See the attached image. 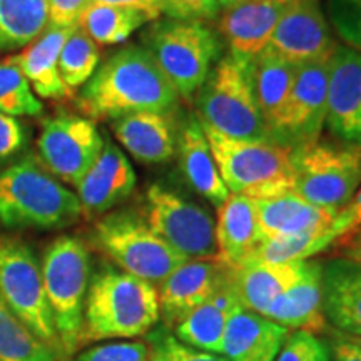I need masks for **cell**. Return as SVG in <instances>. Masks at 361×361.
I'll list each match as a JSON object with an SVG mask.
<instances>
[{
  "label": "cell",
  "instance_id": "6da1fadb",
  "mask_svg": "<svg viewBox=\"0 0 361 361\" xmlns=\"http://www.w3.org/2000/svg\"><path fill=\"white\" fill-rule=\"evenodd\" d=\"M178 99L151 54L141 45H126L97 67L75 106L90 121H114L134 112H171Z\"/></svg>",
  "mask_w": 361,
  "mask_h": 361
},
{
  "label": "cell",
  "instance_id": "7a4b0ae2",
  "mask_svg": "<svg viewBox=\"0 0 361 361\" xmlns=\"http://www.w3.org/2000/svg\"><path fill=\"white\" fill-rule=\"evenodd\" d=\"M159 319V298L154 284L123 269L104 266L90 278L80 345L134 340L154 329Z\"/></svg>",
  "mask_w": 361,
  "mask_h": 361
},
{
  "label": "cell",
  "instance_id": "3957f363",
  "mask_svg": "<svg viewBox=\"0 0 361 361\" xmlns=\"http://www.w3.org/2000/svg\"><path fill=\"white\" fill-rule=\"evenodd\" d=\"M82 216L79 197L32 154L0 169V226L7 229H62Z\"/></svg>",
  "mask_w": 361,
  "mask_h": 361
},
{
  "label": "cell",
  "instance_id": "277c9868",
  "mask_svg": "<svg viewBox=\"0 0 361 361\" xmlns=\"http://www.w3.org/2000/svg\"><path fill=\"white\" fill-rule=\"evenodd\" d=\"M197 119L234 139L273 141L255 92L252 61L226 54L196 94Z\"/></svg>",
  "mask_w": 361,
  "mask_h": 361
},
{
  "label": "cell",
  "instance_id": "5b68a950",
  "mask_svg": "<svg viewBox=\"0 0 361 361\" xmlns=\"http://www.w3.org/2000/svg\"><path fill=\"white\" fill-rule=\"evenodd\" d=\"M229 194L266 200L293 191L291 149L276 141L234 139L202 124Z\"/></svg>",
  "mask_w": 361,
  "mask_h": 361
},
{
  "label": "cell",
  "instance_id": "8992f818",
  "mask_svg": "<svg viewBox=\"0 0 361 361\" xmlns=\"http://www.w3.org/2000/svg\"><path fill=\"white\" fill-rule=\"evenodd\" d=\"M179 97L191 101L221 59V40L204 22L157 20L142 35Z\"/></svg>",
  "mask_w": 361,
  "mask_h": 361
},
{
  "label": "cell",
  "instance_id": "52a82bcc",
  "mask_svg": "<svg viewBox=\"0 0 361 361\" xmlns=\"http://www.w3.org/2000/svg\"><path fill=\"white\" fill-rule=\"evenodd\" d=\"M40 268L61 353L69 356L80 346L84 305L90 283L87 246L75 236L54 239L45 247Z\"/></svg>",
  "mask_w": 361,
  "mask_h": 361
},
{
  "label": "cell",
  "instance_id": "ba28073f",
  "mask_svg": "<svg viewBox=\"0 0 361 361\" xmlns=\"http://www.w3.org/2000/svg\"><path fill=\"white\" fill-rule=\"evenodd\" d=\"M92 241L121 269L154 286L188 261L134 211L102 216L94 224Z\"/></svg>",
  "mask_w": 361,
  "mask_h": 361
},
{
  "label": "cell",
  "instance_id": "9c48e42d",
  "mask_svg": "<svg viewBox=\"0 0 361 361\" xmlns=\"http://www.w3.org/2000/svg\"><path fill=\"white\" fill-rule=\"evenodd\" d=\"M293 191L310 204L340 211L361 186V146L313 142L291 149Z\"/></svg>",
  "mask_w": 361,
  "mask_h": 361
},
{
  "label": "cell",
  "instance_id": "30bf717a",
  "mask_svg": "<svg viewBox=\"0 0 361 361\" xmlns=\"http://www.w3.org/2000/svg\"><path fill=\"white\" fill-rule=\"evenodd\" d=\"M0 295L40 341L61 353L42 268L32 247L19 238L0 236Z\"/></svg>",
  "mask_w": 361,
  "mask_h": 361
},
{
  "label": "cell",
  "instance_id": "8fae6325",
  "mask_svg": "<svg viewBox=\"0 0 361 361\" xmlns=\"http://www.w3.org/2000/svg\"><path fill=\"white\" fill-rule=\"evenodd\" d=\"M142 216L174 251L188 259H218L216 224L196 202L154 184L146 191Z\"/></svg>",
  "mask_w": 361,
  "mask_h": 361
},
{
  "label": "cell",
  "instance_id": "7c38bea8",
  "mask_svg": "<svg viewBox=\"0 0 361 361\" xmlns=\"http://www.w3.org/2000/svg\"><path fill=\"white\" fill-rule=\"evenodd\" d=\"M102 147L104 139L94 121L71 114L44 121L37 141L44 168L54 178L75 188L96 162Z\"/></svg>",
  "mask_w": 361,
  "mask_h": 361
},
{
  "label": "cell",
  "instance_id": "4fadbf2b",
  "mask_svg": "<svg viewBox=\"0 0 361 361\" xmlns=\"http://www.w3.org/2000/svg\"><path fill=\"white\" fill-rule=\"evenodd\" d=\"M329 61L298 67L290 99L271 139L296 149L318 142L326 121Z\"/></svg>",
  "mask_w": 361,
  "mask_h": 361
},
{
  "label": "cell",
  "instance_id": "5bb4252c",
  "mask_svg": "<svg viewBox=\"0 0 361 361\" xmlns=\"http://www.w3.org/2000/svg\"><path fill=\"white\" fill-rule=\"evenodd\" d=\"M336 47L319 0H290L266 49L300 67L329 61Z\"/></svg>",
  "mask_w": 361,
  "mask_h": 361
},
{
  "label": "cell",
  "instance_id": "9a60e30c",
  "mask_svg": "<svg viewBox=\"0 0 361 361\" xmlns=\"http://www.w3.org/2000/svg\"><path fill=\"white\" fill-rule=\"evenodd\" d=\"M231 278V268L219 259H188L159 283V314L164 326L173 329L204 303Z\"/></svg>",
  "mask_w": 361,
  "mask_h": 361
},
{
  "label": "cell",
  "instance_id": "2e32d148",
  "mask_svg": "<svg viewBox=\"0 0 361 361\" xmlns=\"http://www.w3.org/2000/svg\"><path fill=\"white\" fill-rule=\"evenodd\" d=\"M324 126L341 142L361 146V54L346 45L329 57Z\"/></svg>",
  "mask_w": 361,
  "mask_h": 361
},
{
  "label": "cell",
  "instance_id": "e0dca14e",
  "mask_svg": "<svg viewBox=\"0 0 361 361\" xmlns=\"http://www.w3.org/2000/svg\"><path fill=\"white\" fill-rule=\"evenodd\" d=\"M290 0H236L219 16V32L234 56L255 61L268 47L271 35Z\"/></svg>",
  "mask_w": 361,
  "mask_h": 361
},
{
  "label": "cell",
  "instance_id": "ac0fdd59",
  "mask_svg": "<svg viewBox=\"0 0 361 361\" xmlns=\"http://www.w3.org/2000/svg\"><path fill=\"white\" fill-rule=\"evenodd\" d=\"M135 183L137 178L128 156L107 139L104 141L101 154L78 186L82 214L89 218L106 214L128 200Z\"/></svg>",
  "mask_w": 361,
  "mask_h": 361
},
{
  "label": "cell",
  "instance_id": "d6986e66",
  "mask_svg": "<svg viewBox=\"0 0 361 361\" xmlns=\"http://www.w3.org/2000/svg\"><path fill=\"white\" fill-rule=\"evenodd\" d=\"M323 313L326 323L361 338V264L348 258H333L323 263Z\"/></svg>",
  "mask_w": 361,
  "mask_h": 361
},
{
  "label": "cell",
  "instance_id": "ffe728a7",
  "mask_svg": "<svg viewBox=\"0 0 361 361\" xmlns=\"http://www.w3.org/2000/svg\"><path fill=\"white\" fill-rule=\"evenodd\" d=\"M111 129L121 146L146 164L168 162L178 149V134L169 112H134L112 121Z\"/></svg>",
  "mask_w": 361,
  "mask_h": 361
},
{
  "label": "cell",
  "instance_id": "44dd1931",
  "mask_svg": "<svg viewBox=\"0 0 361 361\" xmlns=\"http://www.w3.org/2000/svg\"><path fill=\"white\" fill-rule=\"evenodd\" d=\"M261 243L256 201L241 194H229L218 207V259L229 268H238L252 258Z\"/></svg>",
  "mask_w": 361,
  "mask_h": 361
},
{
  "label": "cell",
  "instance_id": "7402d4cb",
  "mask_svg": "<svg viewBox=\"0 0 361 361\" xmlns=\"http://www.w3.org/2000/svg\"><path fill=\"white\" fill-rule=\"evenodd\" d=\"M319 261H306L305 273L288 291L276 298L263 316L291 331L301 329L318 335L326 328Z\"/></svg>",
  "mask_w": 361,
  "mask_h": 361
},
{
  "label": "cell",
  "instance_id": "603a6c76",
  "mask_svg": "<svg viewBox=\"0 0 361 361\" xmlns=\"http://www.w3.org/2000/svg\"><path fill=\"white\" fill-rule=\"evenodd\" d=\"M288 335V328L243 308L228 322L221 355L229 361H276Z\"/></svg>",
  "mask_w": 361,
  "mask_h": 361
},
{
  "label": "cell",
  "instance_id": "cb8c5ba5",
  "mask_svg": "<svg viewBox=\"0 0 361 361\" xmlns=\"http://www.w3.org/2000/svg\"><path fill=\"white\" fill-rule=\"evenodd\" d=\"M74 29L75 27L61 29V27L49 25L25 51L8 57L19 67L39 97H74V90L67 87L61 78V72H59V56H61L62 45Z\"/></svg>",
  "mask_w": 361,
  "mask_h": 361
},
{
  "label": "cell",
  "instance_id": "d4e9b609",
  "mask_svg": "<svg viewBox=\"0 0 361 361\" xmlns=\"http://www.w3.org/2000/svg\"><path fill=\"white\" fill-rule=\"evenodd\" d=\"M233 279L223 284L209 300L192 310L179 324H176L174 336L184 345L196 350L219 353L223 350V338L228 322L234 313L243 310Z\"/></svg>",
  "mask_w": 361,
  "mask_h": 361
},
{
  "label": "cell",
  "instance_id": "484cf974",
  "mask_svg": "<svg viewBox=\"0 0 361 361\" xmlns=\"http://www.w3.org/2000/svg\"><path fill=\"white\" fill-rule=\"evenodd\" d=\"M178 154L183 174L194 191L219 207L229 196L211 151L201 121L191 116L178 135Z\"/></svg>",
  "mask_w": 361,
  "mask_h": 361
},
{
  "label": "cell",
  "instance_id": "4316f807",
  "mask_svg": "<svg viewBox=\"0 0 361 361\" xmlns=\"http://www.w3.org/2000/svg\"><path fill=\"white\" fill-rule=\"evenodd\" d=\"M306 261L298 263H261L250 261L231 268L233 286L246 310L263 314L276 298L288 291L301 274Z\"/></svg>",
  "mask_w": 361,
  "mask_h": 361
},
{
  "label": "cell",
  "instance_id": "83f0119b",
  "mask_svg": "<svg viewBox=\"0 0 361 361\" xmlns=\"http://www.w3.org/2000/svg\"><path fill=\"white\" fill-rule=\"evenodd\" d=\"M258 207L261 238L269 239L281 234H295L310 229L331 228L338 211L310 204L295 191L266 200H255Z\"/></svg>",
  "mask_w": 361,
  "mask_h": 361
},
{
  "label": "cell",
  "instance_id": "f1b7e54d",
  "mask_svg": "<svg viewBox=\"0 0 361 361\" xmlns=\"http://www.w3.org/2000/svg\"><path fill=\"white\" fill-rule=\"evenodd\" d=\"M296 72L298 67L295 64L278 57L269 49H264L252 61L256 99H258L261 114H263L269 135H273V130L276 129L284 106L290 99Z\"/></svg>",
  "mask_w": 361,
  "mask_h": 361
},
{
  "label": "cell",
  "instance_id": "f546056e",
  "mask_svg": "<svg viewBox=\"0 0 361 361\" xmlns=\"http://www.w3.org/2000/svg\"><path fill=\"white\" fill-rule=\"evenodd\" d=\"M47 27V0H0V54L27 47Z\"/></svg>",
  "mask_w": 361,
  "mask_h": 361
},
{
  "label": "cell",
  "instance_id": "4dcf8cb0",
  "mask_svg": "<svg viewBox=\"0 0 361 361\" xmlns=\"http://www.w3.org/2000/svg\"><path fill=\"white\" fill-rule=\"evenodd\" d=\"M146 22L149 17L135 8L90 4L80 17L79 27L97 45H114L126 42Z\"/></svg>",
  "mask_w": 361,
  "mask_h": 361
},
{
  "label": "cell",
  "instance_id": "1f68e13d",
  "mask_svg": "<svg viewBox=\"0 0 361 361\" xmlns=\"http://www.w3.org/2000/svg\"><path fill=\"white\" fill-rule=\"evenodd\" d=\"M335 241L336 236L333 226L295 234H281V236L264 239L250 261H261V263L308 261L311 256L335 245ZM250 261H246V263H250Z\"/></svg>",
  "mask_w": 361,
  "mask_h": 361
},
{
  "label": "cell",
  "instance_id": "d6a6232c",
  "mask_svg": "<svg viewBox=\"0 0 361 361\" xmlns=\"http://www.w3.org/2000/svg\"><path fill=\"white\" fill-rule=\"evenodd\" d=\"M0 361H59L57 351L40 341L0 295Z\"/></svg>",
  "mask_w": 361,
  "mask_h": 361
},
{
  "label": "cell",
  "instance_id": "836d02e7",
  "mask_svg": "<svg viewBox=\"0 0 361 361\" xmlns=\"http://www.w3.org/2000/svg\"><path fill=\"white\" fill-rule=\"evenodd\" d=\"M101 61L99 45L78 25L62 45L59 56V72L66 85L75 92L84 87L97 71Z\"/></svg>",
  "mask_w": 361,
  "mask_h": 361
},
{
  "label": "cell",
  "instance_id": "e575fe53",
  "mask_svg": "<svg viewBox=\"0 0 361 361\" xmlns=\"http://www.w3.org/2000/svg\"><path fill=\"white\" fill-rule=\"evenodd\" d=\"M44 106L29 80L11 59L0 62V112L8 116H39Z\"/></svg>",
  "mask_w": 361,
  "mask_h": 361
},
{
  "label": "cell",
  "instance_id": "d590c367",
  "mask_svg": "<svg viewBox=\"0 0 361 361\" xmlns=\"http://www.w3.org/2000/svg\"><path fill=\"white\" fill-rule=\"evenodd\" d=\"M147 345H151L152 358L161 361H229L224 355L209 353L184 345L166 326L151 329Z\"/></svg>",
  "mask_w": 361,
  "mask_h": 361
},
{
  "label": "cell",
  "instance_id": "8d00e7d4",
  "mask_svg": "<svg viewBox=\"0 0 361 361\" xmlns=\"http://www.w3.org/2000/svg\"><path fill=\"white\" fill-rule=\"evenodd\" d=\"M328 17L346 47L361 54V0H328Z\"/></svg>",
  "mask_w": 361,
  "mask_h": 361
},
{
  "label": "cell",
  "instance_id": "74e56055",
  "mask_svg": "<svg viewBox=\"0 0 361 361\" xmlns=\"http://www.w3.org/2000/svg\"><path fill=\"white\" fill-rule=\"evenodd\" d=\"M75 361H151V348L139 340L107 341L80 351Z\"/></svg>",
  "mask_w": 361,
  "mask_h": 361
},
{
  "label": "cell",
  "instance_id": "f35d334b",
  "mask_svg": "<svg viewBox=\"0 0 361 361\" xmlns=\"http://www.w3.org/2000/svg\"><path fill=\"white\" fill-rule=\"evenodd\" d=\"M276 361H329V346L314 333L295 329L283 343Z\"/></svg>",
  "mask_w": 361,
  "mask_h": 361
},
{
  "label": "cell",
  "instance_id": "ab89813d",
  "mask_svg": "<svg viewBox=\"0 0 361 361\" xmlns=\"http://www.w3.org/2000/svg\"><path fill=\"white\" fill-rule=\"evenodd\" d=\"M161 13L168 19L204 22L221 16V7L216 0H159Z\"/></svg>",
  "mask_w": 361,
  "mask_h": 361
},
{
  "label": "cell",
  "instance_id": "60d3db41",
  "mask_svg": "<svg viewBox=\"0 0 361 361\" xmlns=\"http://www.w3.org/2000/svg\"><path fill=\"white\" fill-rule=\"evenodd\" d=\"M25 146V126L17 117L0 112V162L16 157Z\"/></svg>",
  "mask_w": 361,
  "mask_h": 361
},
{
  "label": "cell",
  "instance_id": "b9f144b4",
  "mask_svg": "<svg viewBox=\"0 0 361 361\" xmlns=\"http://www.w3.org/2000/svg\"><path fill=\"white\" fill-rule=\"evenodd\" d=\"M90 6V0H47L49 25L71 29L78 27L85 8Z\"/></svg>",
  "mask_w": 361,
  "mask_h": 361
},
{
  "label": "cell",
  "instance_id": "7bdbcfd3",
  "mask_svg": "<svg viewBox=\"0 0 361 361\" xmlns=\"http://www.w3.org/2000/svg\"><path fill=\"white\" fill-rule=\"evenodd\" d=\"M361 228V186L353 196L348 204L338 213L333 229H335L336 243H340L341 239L348 238L350 234H353L356 229Z\"/></svg>",
  "mask_w": 361,
  "mask_h": 361
},
{
  "label": "cell",
  "instance_id": "ee69618b",
  "mask_svg": "<svg viewBox=\"0 0 361 361\" xmlns=\"http://www.w3.org/2000/svg\"><path fill=\"white\" fill-rule=\"evenodd\" d=\"M328 346L329 361H361V345L353 338L338 336Z\"/></svg>",
  "mask_w": 361,
  "mask_h": 361
},
{
  "label": "cell",
  "instance_id": "f6af8a7d",
  "mask_svg": "<svg viewBox=\"0 0 361 361\" xmlns=\"http://www.w3.org/2000/svg\"><path fill=\"white\" fill-rule=\"evenodd\" d=\"M90 4H107V6L129 7L146 13L149 20H157L161 17L159 0H90Z\"/></svg>",
  "mask_w": 361,
  "mask_h": 361
},
{
  "label": "cell",
  "instance_id": "bcb514c9",
  "mask_svg": "<svg viewBox=\"0 0 361 361\" xmlns=\"http://www.w3.org/2000/svg\"><path fill=\"white\" fill-rule=\"evenodd\" d=\"M336 246L341 250L343 258H348L361 264V228L356 229V231L353 234H350L348 238L336 243Z\"/></svg>",
  "mask_w": 361,
  "mask_h": 361
},
{
  "label": "cell",
  "instance_id": "7dc6e473",
  "mask_svg": "<svg viewBox=\"0 0 361 361\" xmlns=\"http://www.w3.org/2000/svg\"><path fill=\"white\" fill-rule=\"evenodd\" d=\"M216 2L219 4L221 8H228L229 6H233V4L236 2V0H216Z\"/></svg>",
  "mask_w": 361,
  "mask_h": 361
},
{
  "label": "cell",
  "instance_id": "c3c4849f",
  "mask_svg": "<svg viewBox=\"0 0 361 361\" xmlns=\"http://www.w3.org/2000/svg\"><path fill=\"white\" fill-rule=\"evenodd\" d=\"M351 338V336H350ZM353 340L356 341V343H358V345H361V338H353Z\"/></svg>",
  "mask_w": 361,
  "mask_h": 361
},
{
  "label": "cell",
  "instance_id": "681fc988",
  "mask_svg": "<svg viewBox=\"0 0 361 361\" xmlns=\"http://www.w3.org/2000/svg\"><path fill=\"white\" fill-rule=\"evenodd\" d=\"M151 361H161V360H157V358H152V356H151Z\"/></svg>",
  "mask_w": 361,
  "mask_h": 361
}]
</instances>
